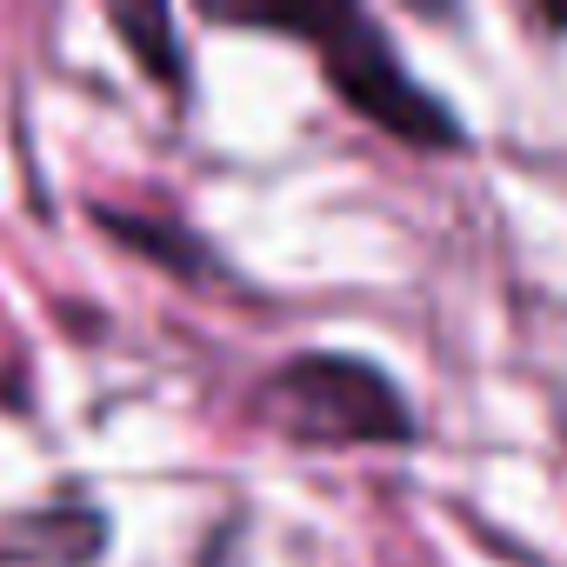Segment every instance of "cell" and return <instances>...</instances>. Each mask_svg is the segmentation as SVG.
<instances>
[{
    "instance_id": "cell-1",
    "label": "cell",
    "mask_w": 567,
    "mask_h": 567,
    "mask_svg": "<svg viewBox=\"0 0 567 567\" xmlns=\"http://www.w3.org/2000/svg\"><path fill=\"white\" fill-rule=\"evenodd\" d=\"M234 28H274V34H301L321 54V74L334 81V94L374 121L381 134L408 141V147H461V121L394 61L381 21H368L361 8H280V14H214Z\"/></svg>"
},
{
    "instance_id": "cell-2",
    "label": "cell",
    "mask_w": 567,
    "mask_h": 567,
    "mask_svg": "<svg viewBox=\"0 0 567 567\" xmlns=\"http://www.w3.org/2000/svg\"><path fill=\"white\" fill-rule=\"evenodd\" d=\"M260 421H274L288 441L308 447H401L414 441L408 394L354 354H301L280 361L260 388Z\"/></svg>"
},
{
    "instance_id": "cell-3",
    "label": "cell",
    "mask_w": 567,
    "mask_h": 567,
    "mask_svg": "<svg viewBox=\"0 0 567 567\" xmlns=\"http://www.w3.org/2000/svg\"><path fill=\"white\" fill-rule=\"evenodd\" d=\"M114 28L127 34V48H134V61H147L161 81H181V61H174V48H167V28H174V14H161V8H114Z\"/></svg>"
}]
</instances>
